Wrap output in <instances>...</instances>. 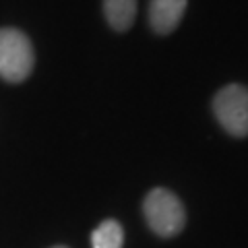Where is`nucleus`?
<instances>
[{"label":"nucleus","mask_w":248,"mask_h":248,"mask_svg":"<svg viewBox=\"0 0 248 248\" xmlns=\"http://www.w3.org/2000/svg\"><path fill=\"white\" fill-rule=\"evenodd\" d=\"M143 215L149 230L161 238L178 236L186 223V211L180 199L168 188H153L147 192Z\"/></svg>","instance_id":"obj_1"},{"label":"nucleus","mask_w":248,"mask_h":248,"mask_svg":"<svg viewBox=\"0 0 248 248\" xmlns=\"http://www.w3.org/2000/svg\"><path fill=\"white\" fill-rule=\"evenodd\" d=\"M35 54L29 37L15 27L0 29V77L9 83H21L33 71Z\"/></svg>","instance_id":"obj_2"},{"label":"nucleus","mask_w":248,"mask_h":248,"mask_svg":"<svg viewBox=\"0 0 248 248\" xmlns=\"http://www.w3.org/2000/svg\"><path fill=\"white\" fill-rule=\"evenodd\" d=\"M213 114L232 137H248V87L232 83L215 93Z\"/></svg>","instance_id":"obj_3"},{"label":"nucleus","mask_w":248,"mask_h":248,"mask_svg":"<svg viewBox=\"0 0 248 248\" xmlns=\"http://www.w3.org/2000/svg\"><path fill=\"white\" fill-rule=\"evenodd\" d=\"M186 0H151L149 2V25L155 33L168 35L178 27L186 11Z\"/></svg>","instance_id":"obj_4"},{"label":"nucleus","mask_w":248,"mask_h":248,"mask_svg":"<svg viewBox=\"0 0 248 248\" xmlns=\"http://www.w3.org/2000/svg\"><path fill=\"white\" fill-rule=\"evenodd\" d=\"M104 15L114 31H128L137 15V0H104Z\"/></svg>","instance_id":"obj_5"},{"label":"nucleus","mask_w":248,"mask_h":248,"mask_svg":"<svg viewBox=\"0 0 248 248\" xmlns=\"http://www.w3.org/2000/svg\"><path fill=\"white\" fill-rule=\"evenodd\" d=\"M124 230L116 219H106L93 230L91 246L93 248H122Z\"/></svg>","instance_id":"obj_6"},{"label":"nucleus","mask_w":248,"mask_h":248,"mask_svg":"<svg viewBox=\"0 0 248 248\" xmlns=\"http://www.w3.org/2000/svg\"><path fill=\"white\" fill-rule=\"evenodd\" d=\"M54 248H66V246H54Z\"/></svg>","instance_id":"obj_7"}]
</instances>
